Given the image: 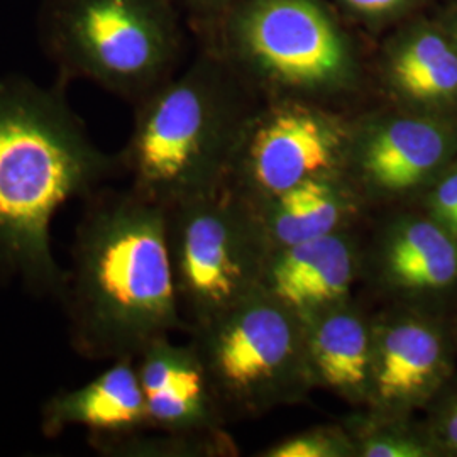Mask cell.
<instances>
[{"label":"cell","mask_w":457,"mask_h":457,"mask_svg":"<svg viewBox=\"0 0 457 457\" xmlns=\"http://www.w3.org/2000/svg\"><path fill=\"white\" fill-rule=\"evenodd\" d=\"M66 82L45 87L0 77V281L60 300L66 271L51 245V222L75 198L112 179L119 158L102 151L66 98Z\"/></svg>","instance_id":"obj_1"},{"label":"cell","mask_w":457,"mask_h":457,"mask_svg":"<svg viewBox=\"0 0 457 457\" xmlns=\"http://www.w3.org/2000/svg\"><path fill=\"white\" fill-rule=\"evenodd\" d=\"M60 303L77 354L92 361L136 358L187 326L168 249L166 209L134 190L85 198Z\"/></svg>","instance_id":"obj_2"},{"label":"cell","mask_w":457,"mask_h":457,"mask_svg":"<svg viewBox=\"0 0 457 457\" xmlns=\"http://www.w3.org/2000/svg\"><path fill=\"white\" fill-rule=\"evenodd\" d=\"M37 36L58 79L122 97H146L163 85L175 54L164 0H43Z\"/></svg>","instance_id":"obj_3"},{"label":"cell","mask_w":457,"mask_h":457,"mask_svg":"<svg viewBox=\"0 0 457 457\" xmlns=\"http://www.w3.org/2000/svg\"><path fill=\"white\" fill-rule=\"evenodd\" d=\"M212 75L195 68L145 97L120 166L131 190L170 209L220 190L226 112Z\"/></svg>","instance_id":"obj_4"},{"label":"cell","mask_w":457,"mask_h":457,"mask_svg":"<svg viewBox=\"0 0 457 457\" xmlns=\"http://www.w3.org/2000/svg\"><path fill=\"white\" fill-rule=\"evenodd\" d=\"M192 330L219 403L273 409L302 400L315 383L302 317L262 288Z\"/></svg>","instance_id":"obj_5"},{"label":"cell","mask_w":457,"mask_h":457,"mask_svg":"<svg viewBox=\"0 0 457 457\" xmlns=\"http://www.w3.org/2000/svg\"><path fill=\"white\" fill-rule=\"evenodd\" d=\"M177 298L188 327L202 326L262 288L270 239L262 219L217 190L166 209Z\"/></svg>","instance_id":"obj_6"},{"label":"cell","mask_w":457,"mask_h":457,"mask_svg":"<svg viewBox=\"0 0 457 457\" xmlns=\"http://www.w3.org/2000/svg\"><path fill=\"white\" fill-rule=\"evenodd\" d=\"M251 58L277 82L296 88L339 85L349 70L343 39L311 0H262L241 24Z\"/></svg>","instance_id":"obj_7"},{"label":"cell","mask_w":457,"mask_h":457,"mask_svg":"<svg viewBox=\"0 0 457 457\" xmlns=\"http://www.w3.org/2000/svg\"><path fill=\"white\" fill-rule=\"evenodd\" d=\"M341 149L343 136L324 115L302 107L278 111L251 137L247 181L270 200L312 177L332 173Z\"/></svg>","instance_id":"obj_8"},{"label":"cell","mask_w":457,"mask_h":457,"mask_svg":"<svg viewBox=\"0 0 457 457\" xmlns=\"http://www.w3.org/2000/svg\"><path fill=\"white\" fill-rule=\"evenodd\" d=\"M134 361L146 400L147 427L166 434H215L220 403L194 344L179 345L166 336Z\"/></svg>","instance_id":"obj_9"},{"label":"cell","mask_w":457,"mask_h":457,"mask_svg":"<svg viewBox=\"0 0 457 457\" xmlns=\"http://www.w3.org/2000/svg\"><path fill=\"white\" fill-rule=\"evenodd\" d=\"M358 253L343 230L271 253L262 288L302 319L347 300Z\"/></svg>","instance_id":"obj_10"},{"label":"cell","mask_w":457,"mask_h":457,"mask_svg":"<svg viewBox=\"0 0 457 457\" xmlns=\"http://www.w3.org/2000/svg\"><path fill=\"white\" fill-rule=\"evenodd\" d=\"M100 375L75 390L54 393L41 409V432L54 439L71 427L115 437L147 427L146 400L134 358L111 361Z\"/></svg>","instance_id":"obj_11"},{"label":"cell","mask_w":457,"mask_h":457,"mask_svg":"<svg viewBox=\"0 0 457 457\" xmlns=\"http://www.w3.org/2000/svg\"><path fill=\"white\" fill-rule=\"evenodd\" d=\"M442 366L437 332L413 319L373 326L370 398L378 411L398 410L422 398Z\"/></svg>","instance_id":"obj_12"},{"label":"cell","mask_w":457,"mask_h":457,"mask_svg":"<svg viewBox=\"0 0 457 457\" xmlns=\"http://www.w3.org/2000/svg\"><path fill=\"white\" fill-rule=\"evenodd\" d=\"M315 383L360 403L370 398L373 326L347 302L302 319Z\"/></svg>","instance_id":"obj_13"},{"label":"cell","mask_w":457,"mask_h":457,"mask_svg":"<svg viewBox=\"0 0 457 457\" xmlns=\"http://www.w3.org/2000/svg\"><path fill=\"white\" fill-rule=\"evenodd\" d=\"M447 153V139L439 126L400 117L378 124L358 149V173L370 192L398 194L419 185L436 170Z\"/></svg>","instance_id":"obj_14"},{"label":"cell","mask_w":457,"mask_h":457,"mask_svg":"<svg viewBox=\"0 0 457 457\" xmlns=\"http://www.w3.org/2000/svg\"><path fill=\"white\" fill-rule=\"evenodd\" d=\"M379 275L400 290L425 292L449 287L457 278V245L428 220H402L379 245Z\"/></svg>","instance_id":"obj_15"},{"label":"cell","mask_w":457,"mask_h":457,"mask_svg":"<svg viewBox=\"0 0 457 457\" xmlns=\"http://www.w3.org/2000/svg\"><path fill=\"white\" fill-rule=\"evenodd\" d=\"M353 212L351 192L327 173L270 198L262 220L270 245L279 249L343 230Z\"/></svg>","instance_id":"obj_16"},{"label":"cell","mask_w":457,"mask_h":457,"mask_svg":"<svg viewBox=\"0 0 457 457\" xmlns=\"http://www.w3.org/2000/svg\"><path fill=\"white\" fill-rule=\"evenodd\" d=\"M393 82L415 100H439L457 92V53L437 34H420L393 60Z\"/></svg>","instance_id":"obj_17"},{"label":"cell","mask_w":457,"mask_h":457,"mask_svg":"<svg viewBox=\"0 0 457 457\" xmlns=\"http://www.w3.org/2000/svg\"><path fill=\"white\" fill-rule=\"evenodd\" d=\"M356 454L354 442L337 428H312L290 439L278 442L264 456L344 457Z\"/></svg>","instance_id":"obj_18"},{"label":"cell","mask_w":457,"mask_h":457,"mask_svg":"<svg viewBox=\"0 0 457 457\" xmlns=\"http://www.w3.org/2000/svg\"><path fill=\"white\" fill-rule=\"evenodd\" d=\"M354 442L356 456L364 457H422L425 447L419 442L405 437L400 432L388 430L383 422H366Z\"/></svg>","instance_id":"obj_19"},{"label":"cell","mask_w":457,"mask_h":457,"mask_svg":"<svg viewBox=\"0 0 457 457\" xmlns=\"http://www.w3.org/2000/svg\"><path fill=\"white\" fill-rule=\"evenodd\" d=\"M353 9L364 14H385L398 7L403 0H345Z\"/></svg>","instance_id":"obj_20"},{"label":"cell","mask_w":457,"mask_h":457,"mask_svg":"<svg viewBox=\"0 0 457 457\" xmlns=\"http://www.w3.org/2000/svg\"><path fill=\"white\" fill-rule=\"evenodd\" d=\"M445 437H447V442L457 449V405L445 420Z\"/></svg>","instance_id":"obj_21"},{"label":"cell","mask_w":457,"mask_h":457,"mask_svg":"<svg viewBox=\"0 0 457 457\" xmlns=\"http://www.w3.org/2000/svg\"><path fill=\"white\" fill-rule=\"evenodd\" d=\"M195 2L200 5V7H207V5H213V4H217L219 0H195Z\"/></svg>","instance_id":"obj_22"}]
</instances>
